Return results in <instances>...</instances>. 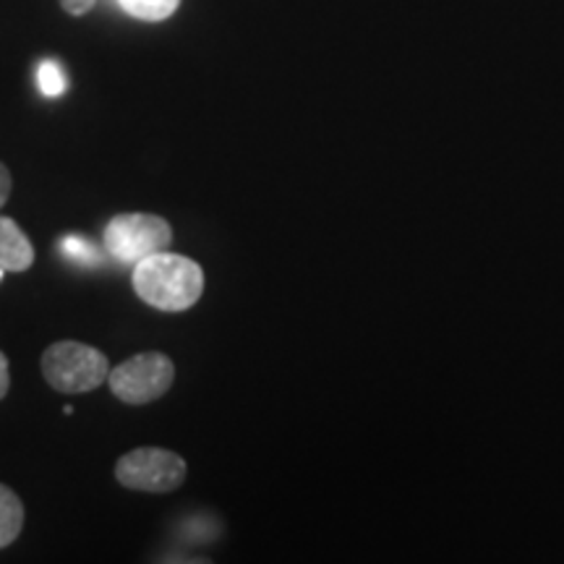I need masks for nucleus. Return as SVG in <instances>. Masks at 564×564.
Instances as JSON below:
<instances>
[{
    "label": "nucleus",
    "mask_w": 564,
    "mask_h": 564,
    "mask_svg": "<svg viewBox=\"0 0 564 564\" xmlns=\"http://www.w3.org/2000/svg\"><path fill=\"white\" fill-rule=\"evenodd\" d=\"M133 291L160 312H186L204 293V272L194 259L160 251L133 267Z\"/></svg>",
    "instance_id": "obj_1"
},
{
    "label": "nucleus",
    "mask_w": 564,
    "mask_h": 564,
    "mask_svg": "<svg viewBox=\"0 0 564 564\" xmlns=\"http://www.w3.org/2000/svg\"><path fill=\"white\" fill-rule=\"evenodd\" d=\"M42 377L55 392L63 394H82L91 392L105 384L110 373L108 356L91 345L76 340H61L47 345L40 358Z\"/></svg>",
    "instance_id": "obj_2"
},
{
    "label": "nucleus",
    "mask_w": 564,
    "mask_h": 564,
    "mask_svg": "<svg viewBox=\"0 0 564 564\" xmlns=\"http://www.w3.org/2000/svg\"><path fill=\"white\" fill-rule=\"evenodd\" d=\"M173 241V228L167 220L158 215H144V212H131V215H116L105 225L102 243L105 251L116 262L137 264L152 253L167 251Z\"/></svg>",
    "instance_id": "obj_3"
},
{
    "label": "nucleus",
    "mask_w": 564,
    "mask_h": 564,
    "mask_svg": "<svg viewBox=\"0 0 564 564\" xmlns=\"http://www.w3.org/2000/svg\"><path fill=\"white\" fill-rule=\"evenodd\" d=\"M175 366L165 352H139L108 373L112 394L126 405H147L173 387Z\"/></svg>",
    "instance_id": "obj_4"
},
{
    "label": "nucleus",
    "mask_w": 564,
    "mask_h": 564,
    "mask_svg": "<svg viewBox=\"0 0 564 564\" xmlns=\"http://www.w3.org/2000/svg\"><path fill=\"white\" fill-rule=\"evenodd\" d=\"M186 460L171 449L139 447L118 460L116 478L131 491L167 494L186 481Z\"/></svg>",
    "instance_id": "obj_5"
},
{
    "label": "nucleus",
    "mask_w": 564,
    "mask_h": 564,
    "mask_svg": "<svg viewBox=\"0 0 564 564\" xmlns=\"http://www.w3.org/2000/svg\"><path fill=\"white\" fill-rule=\"evenodd\" d=\"M34 264V246L11 217H0V270L26 272Z\"/></svg>",
    "instance_id": "obj_6"
},
{
    "label": "nucleus",
    "mask_w": 564,
    "mask_h": 564,
    "mask_svg": "<svg viewBox=\"0 0 564 564\" xmlns=\"http://www.w3.org/2000/svg\"><path fill=\"white\" fill-rule=\"evenodd\" d=\"M24 528V505L11 486L0 484V549L11 546Z\"/></svg>",
    "instance_id": "obj_7"
},
{
    "label": "nucleus",
    "mask_w": 564,
    "mask_h": 564,
    "mask_svg": "<svg viewBox=\"0 0 564 564\" xmlns=\"http://www.w3.org/2000/svg\"><path fill=\"white\" fill-rule=\"evenodd\" d=\"M181 0H121L123 11L141 21H165L171 19Z\"/></svg>",
    "instance_id": "obj_8"
},
{
    "label": "nucleus",
    "mask_w": 564,
    "mask_h": 564,
    "mask_svg": "<svg viewBox=\"0 0 564 564\" xmlns=\"http://www.w3.org/2000/svg\"><path fill=\"white\" fill-rule=\"evenodd\" d=\"M61 251H63V257L70 259V262L87 264V267L100 264V259H102L100 249H97V246L91 243V241H87V238H79V236H66V238H63Z\"/></svg>",
    "instance_id": "obj_9"
},
{
    "label": "nucleus",
    "mask_w": 564,
    "mask_h": 564,
    "mask_svg": "<svg viewBox=\"0 0 564 564\" xmlns=\"http://www.w3.org/2000/svg\"><path fill=\"white\" fill-rule=\"evenodd\" d=\"M37 82L45 97H58L66 91V76H63V68L55 61H42Z\"/></svg>",
    "instance_id": "obj_10"
},
{
    "label": "nucleus",
    "mask_w": 564,
    "mask_h": 564,
    "mask_svg": "<svg viewBox=\"0 0 564 564\" xmlns=\"http://www.w3.org/2000/svg\"><path fill=\"white\" fill-rule=\"evenodd\" d=\"M63 11L70 13V17H84V13L91 11L95 0H61Z\"/></svg>",
    "instance_id": "obj_11"
},
{
    "label": "nucleus",
    "mask_w": 564,
    "mask_h": 564,
    "mask_svg": "<svg viewBox=\"0 0 564 564\" xmlns=\"http://www.w3.org/2000/svg\"><path fill=\"white\" fill-rule=\"evenodd\" d=\"M9 387H11V373H9V358L0 352V400L9 394Z\"/></svg>",
    "instance_id": "obj_12"
},
{
    "label": "nucleus",
    "mask_w": 564,
    "mask_h": 564,
    "mask_svg": "<svg viewBox=\"0 0 564 564\" xmlns=\"http://www.w3.org/2000/svg\"><path fill=\"white\" fill-rule=\"evenodd\" d=\"M9 196H11V173H9V167L0 162V207L9 202Z\"/></svg>",
    "instance_id": "obj_13"
},
{
    "label": "nucleus",
    "mask_w": 564,
    "mask_h": 564,
    "mask_svg": "<svg viewBox=\"0 0 564 564\" xmlns=\"http://www.w3.org/2000/svg\"><path fill=\"white\" fill-rule=\"evenodd\" d=\"M3 274H6V272H3V270H0V280H3Z\"/></svg>",
    "instance_id": "obj_14"
}]
</instances>
